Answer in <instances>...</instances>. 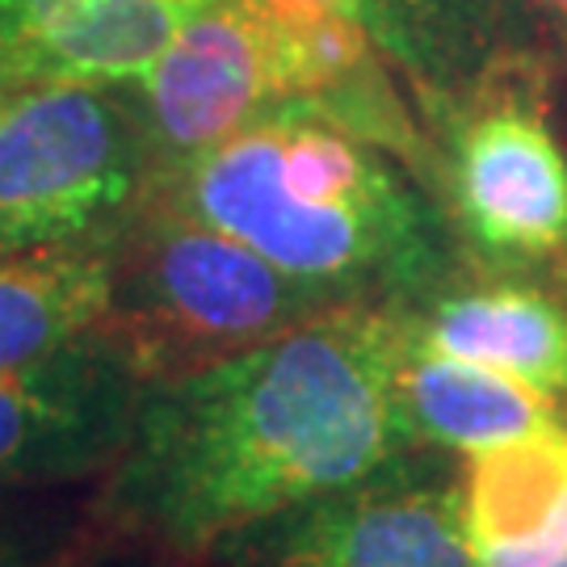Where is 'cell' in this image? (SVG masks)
Segmentation results:
<instances>
[{"mask_svg": "<svg viewBox=\"0 0 567 567\" xmlns=\"http://www.w3.org/2000/svg\"><path fill=\"white\" fill-rule=\"evenodd\" d=\"M408 311L344 303L236 358L140 391L97 496L105 529L206 567L240 529L416 450L400 412Z\"/></svg>", "mask_w": 567, "mask_h": 567, "instance_id": "1", "label": "cell"}, {"mask_svg": "<svg viewBox=\"0 0 567 567\" xmlns=\"http://www.w3.org/2000/svg\"><path fill=\"white\" fill-rule=\"evenodd\" d=\"M147 194L349 303L412 307L450 278L454 227L429 185L311 102L156 164Z\"/></svg>", "mask_w": 567, "mask_h": 567, "instance_id": "2", "label": "cell"}, {"mask_svg": "<svg viewBox=\"0 0 567 567\" xmlns=\"http://www.w3.org/2000/svg\"><path fill=\"white\" fill-rule=\"evenodd\" d=\"M110 269L97 337L140 386L185 379L349 303L152 194L110 244Z\"/></svg>", "mask_w": 567, "mask_h": 567, "instance_id": "3", "label": "cell"}, {"mask_svg": "<svg viewBox=\"0 0 567 567\" xmlns=\"http://www.w3.org/2000/svg\"><path fill=\"white\" fill-rule=\"evenodd\" d=\"M550 81L496 55L429 110L442 126L433 194L475 269L547 274L567 257V152L550 126Z\"/></svg>", "mask_w": 567, "mask_h": 567, "instance_id": "4", "label": "cell"}, {"mask_svg": "<svg viewBox=\"0 0 567 567\" xmlns=\"http://www.w3.org/2000/svg\"><path fill=\"white\" fill-rule=\"evenodd\" d=\"M156 168L140 102L114 84H30L0 97V257L114 244Z\"/></svg>", "mask_w": 567, "mask_h": 567, "instance_id": "5", "label": "cell"}, {"mask_svg": "<svg viewBox=\"0 0 567 567\" xmlns=\"http://www.w3.org/2000/svg\"><path fill=\"white\" fill-rule=\"evenodd\" d=\"M416 454V450H412ZM395 458L358 484L240 529L219 567H480L463 529L458 471Z\"/></svg>", "mask_w": 567, "mask_h": 567, "instance_id": "6", "label": "cell"}, {"mask_svg": "<svg viewBox=\"0 0 567 567\" xmlns=\"http://www.w3.org/2000/svg\"><path fill=\"white\" fill-rule=\"evenodd\" d=\"M135 84L156 164L194 156L290 102L286 13L269 0H215Z\"/></svg>", "mask_w": 567, "mask_h": 567, "instance_id": "7", "label": "cell"}, {"mask_svg": "<svg viewBox=\"0 0 567 567\" xmlns=\"http://www.w3.org/2000/svg\"><path fill=\"white\" fill-rule=\"evenodd\" d=\"M140 391L97 332L0 374V492L105 480L126 450Z\"/></svg>", "mask_w": 567, "mask_h": 567, "instance_id": "8", "label": "cell"}, {"mask_svg": "<svg viewBox=\"0 0 567 567\" xmlns=\"http://www.w3.org/2000/svg\"><path fill=\"white\" fill-rule=\"evenodd\" d=\"M408 328L450 358L501 370L559 404L567 400V299L547 278L450 274L408 307Z\"/></svg>", "mask_w": 567, "mask_h": 567, "instance_id": "9", "label": "cell"}, {"mask_svg": "<svg viewBox=\"0 0 567 567\" xmlns=\"http://www.w3.org/2000/svg\"><path fill=\"white\" fill-rule=\"evenodd\" d=\"M463 529L480 567L567 559V416L458 463Z\"/></svg>", "mask_w": 567, "mask_h": 567, "instance_id": "10", "label": "cell"}, {"mask_svg": "<svg viewBox=\"0 0 567 567\" xmlns=\"http://www.w3.org/2000/svg\"><path fill=\"white\" fill-rule=\"evenodd\" d=\"M400 412L416 450L433 446L454 454L501 446L567 416H559V400L501 370L450 358L442 349L416 341L412 328L400 362Z\"/></svg>", "mask_w": 567, "mask_h": 567, "instance_id": "11", "label": "cell"}, {"mask_svg": "<svg viewBox=\"0 0 567 567\" xmlns=\"http://www.w3.org/2000/svg\"><path fill=\"white\" fill-rule=\"evenodd\" d=\"M215 0H0V76L42 55L135 63L161 55Z\"/></svg>", "mask_w": 567, "mask_h": 567, "instance_id": "12", "label": "cell"}, {"mask_svg": "<svg viewBox=\"0 0 567 567\" xmlns=\"http://www.w3.org/2000/svg\"><path fill=\"white\" fill-rule=\"evenodd\" d=\"M110 244L0 257V374L93 337L110 311Z\"/></svg>", "mask_w": 567, "mask_h": 567, "instance_id": "13", "label": "cell"}, {"mask_svg": "<svg viewBox=\"0 0 567 567\" xmlns=\"http://www.w3.org/2000/svg\"><path fill=\"white\" fill-rule=\"evenodd\" d=\"M496 18L501 0H365V30L429 110L458 97L496 60Z\"/></svg>", "mask_w": 567, "mask_h": 567, "instance_id": "14", "label": "cell"}, {"mask_svg": "<svg viewBox=\"0 0 567 567\" xmlns=\"http://www.w3.org/2000/svg\"><path fill=\"white\" fill-rule=\"evenodd\" d=\"M102 480L0 492V567H84L118 543L97 513Z\"/></svg>", "mask_w": 567, "mask_h": 567, "instance_id": "15", "label": "cell"}, {"mask_svg": "<svg viewBox=\"0 0 567 567\" xmlns=\"http://www.w3.org/2000/svg\"><path fill=\"white\" fill-rule=\"evenodd\" d=\"M496 55L555 76L567 63V0H501Z\"/></svg>", "mask_w": 567, "mask_h": 567, "instance_id": "16", "label": "cell"}, {"mask_svg": "<svg viewBox=\"0 0 567 567\" xmlns=\"http://www.w3.org/2000/svg\"><path fill=\"white\" fill-rule=\"evenodd\" d=\"M84 567H182L173 559H164L147 547H131V543H110L105 550H97Z\"/></svg>", "mask_w": 567, "mask_h": 567, "instance_id": "17", "label": "cell"}, {"mask_svg": "<svg viewBox=\"0 0 567 567\" xmlns=\"http://www.w3.org/2000/svg\"><path fill=\"white\" fill-rule=\"evenodd\" d=\"M269 4L286 13H337V18H353L365 25V0H269Z\"/></svg>", "mask_w": 567, "mask_h": 567, "instance_id": "18", "label": "cell"}, {"mask_svg": "<svg viewBox=\"0 0 567 567\" xmlns=\"http://www.w3.org/2000/svg\"><path fill=\"white\" fill-rule=\"evenodd\" d=\"M543 278H547V282L555 286V290H559V295L567 299V257H564L559 265H550V269L543 274ZM564 408H567V400H564Z\"/></svg>", "mask_w": 567, "mask_h": 567, "instance_id": "19", "label": "cell"}, {"mask_svg": "<svg viewBox=\"0 0 567 567\" xmlns=\"http://www.w3.org/2000/svg\"><path fill=\"white\" fill-rule=\"evenodd\" d=\"M550 102H567V63L555 72V81H550Z\"/></svg>", "mask_w": 567, "mask_h": 567, "instance_id": "20", "label": "cell"}, {"mask_svg": "<svg viewBox=\"0 0 567 567\" xmlns=\"http://www.w3.org/2000/svg\"><path fill=\"white\" fill-rule=\"evenodd\" d=\"M4 93H9V84H4V76H0V97H4Z\"/></svg>", "mask_w": 567, "mask_h": 567, "instance_id": "21", "label": "cell"}, {"mask_svg": "<svg viewBox=\"0 0 567 567\" xmlns=\"http://www.w3.org/2000/svg\"><path fill=\"white\" fill-rule=\"evenodd\" d=\"M555 567H567V559H564V564H555Z\"/></svg>", "mask_w": 567, "mask_h": 567, "instance_id": "22", "label": "cell"}]
</instances>
